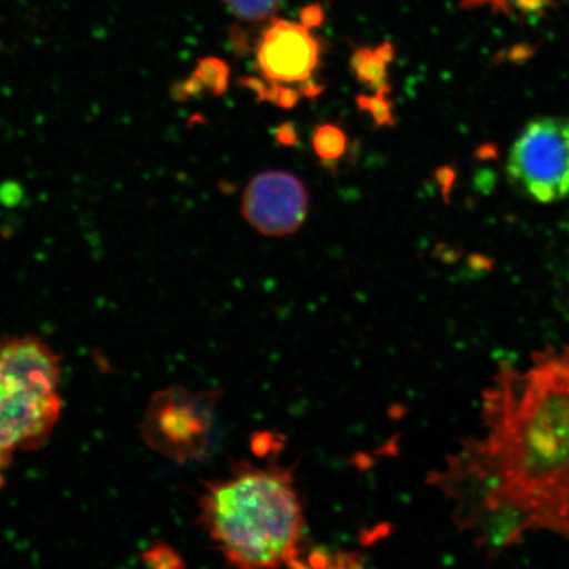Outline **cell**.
<instances>
[{
	"label": "cell",
	"mask_w": 569,
	"mask_h": 569,
	"mask_svg": "<svg viewBox=\"0 0 569 569\" xmlns=\"http://www.w3.org/2000/svg\"><path fill=\"white\" fill-rule=\"evenodd\" d=\"M483 431L448 461L439 486L476 545L496 557L530 531L569 540V347L500 361Z\"/></svg>",
	"instance_id": "1"
},
{
	"label": "cell",
	"mask_w": 569,
	"mask_h": 569,
	"mask_svg": "<svg viewBox=\"0 0 569 569\" xmlns=\"http://www.w3.org/2000/svg\"><path fill=\"white\" fill-rule=\"evenodd\" d=\"M201 516L213 543L233 566L273 568L298 559L305 517L287 469L244 467L210 483Z\"/></svg>",
	"instance_id": "2"
},
{
	"label": "cell",
	"mask_w": 569,
	"mask_h": 569,
	"mask_svg": "<svg viewBox=\"0 0 569 569\" xmlns=\"http://www.w3.org/2000/svg\"><path fill=\"white\" fill-rule=\"evenodd\" d=\"M60 359L38 338L0 343V455L31 450L51 436L61 415Z\"/></svg>",
	"instance_id": "3"
},
{
	"label": "cell",
	"mask_w": 569,
	"mask_h": 569,
	"mask_svg": "<svg viewBox=\"0 0 569 569\" xmlns=\"http://www.w3.org/2000/svg\"><path fill=\"white\" fill-rule=\"evenodd\" d=\"M509 182L530 201L543 204L569 197V118L530 120L510 147Z\"/></svg>",
	"instance_id": "4"
},
{
	"label": "cell",
	"mask_w": 569,
	"mask_h": 569,
	"mask_svg": "<svg viewBox=\"0 0 569 569\" xmlns=\"http://www.w3.org/2000/svg\"><path fill=\"white\" fill-rule=\"evenodd\" d=\"M212 429L209 400L183 390L158 395L146 418L149 445L168 457L184 460L197 457L208 447Z\"/></svg>",
	"instance_id": "5"
},
{
	"label": "cell",
	"mask_w": 569,
	"mask_h": 569,
	"mask_svg": "<svg viewBox=\"0 0 569 569\" xmlns=\"http://www.w3.org/2000/svg\"><path fill=\"white\" fill-rule=\"evenodd\" d=\"M309 194L303 182L282 170H268L252 178L243 196V216L266 237H290L308 218Z\"/></svg>",
	"instance_id": "6"
},
{
	"label": "cell",
	"mask_w": 569,
	"mask_h": 569,
	"mask_svg": "<svg viewBox=\"0 0 569 569\" xmlns=\"http://www.w3.org/2000/svg\"><path fill=\"white\" fill-rule=\"evenodd\" d=\"M322 44L308 27L290 20H273L256 47V63L269 82L300 88L312 80Z\"/></svg>",
	"instance_id": "7"
},
{
	"label": "cell",
	"mask_w": 569,
	"mask_h": 569,
	"mask_svg": "<svg viewBox=\"0 0 569 569\" xmlns=\"http://www.w3.org/2000/svg\"><path fill=\"white\" fill-rule=\"evenodd\" d=\"M395 47L390 42L375 49H356L351 57V69L358 81L376 91L391 90L388 81V67L395 59Z\"/></svg>",
	"instance_id": "8"
},
{
	"label": "cell",
	"mask_w": 569,
	"mask_h": 569,
	"mask_svg": "<svg viewBox=\"0 0 569 569\" xmlns=\"http://www.w3.org/2000/svg\"><path fill=\"white\" fill-rule=\"evenodd\" d=\"M347 134L337 124L319 126L312 138V148L320 160L338 161L347 151Z\"/></svg>",
	"instance_id": "9"
},
{
	"label": "cell",
	"mask_w": 569,
	"mask_h": 569,
	"mask_svg": "<svg viewBox=\"0 0 569 569\" xmlns=\"http://www.w3.org/2000/svg\"><path fill=\"white\" fill-rule=\"evenodd\" d=\"M282 0H223L232 16L247 23H260L272 18Z\"/></svg>",
	"instance_id": "10"
},
{
	"label": "cell",
	"mask_w": 569,
	"mask_h": 569,
	"mask_svg": "<svg viewBox=\"0 0 569 569\" xmlns=\"http://www.w3.org/2000/svg\"><path fill=\"white\" fill-rule=\"evenodd\" d=\"M389 91H376L373 96H360L356 99L359 109L372 117L376 127L395 126L393 106Z\"/></svg>",
	"instance_id": "11"
},
{
	"label": "cell",
	"mask_w": 569,
	"mask_h": 569,
	"mask_svg": "<svg viewBox=\"0 0 569 569\" xmlns=\"http://www.w3.org/2000/svg\"><path fill=\"white\" fill-rule=\"evenodd\" d=\"M550 0H462L465 9H480V7H490L493 11L503 13H537L543 11L549 6Z\"/></svg>",
	"instance_id": "12"
},
{
	"label": "cell",
	"mask_w": 569,
	"mask_h": 569,
	"mask_svg": "<svg viewBox=\"0 0 569 569\" xmlns=\"http://www.w3.org/2000/svg\"><path fill=\"white\" fill-rule=\"evenodd\" d=\"M199 87H208L213 94L220 96L229 84L230 69L223 61L206 59L197 70Z\"/></svg>",
	"instance_id": "13"
},
{
	"label": "cell",
	"mask_w": 569,
	"mask_h": 569,
	"mask_svg": "<svg viewBox=\"0 0 569 569\" xmlns=\"http://www.w3.org/2000/svg\"><path fill=\"white\" fill-rule=\"evenodd\" d=\"M301 92L296 87H290V84H281L279 97H277L276 106H279L280 109L291 110L300 102Z\"/></svg>",
	"instance_id": "14"
},
{
	"label": "cell",
	"mask_w": 569,
	"mask_h": 569,
	"mask_svg": "<svg viewBox=\"0 0 569 569\" xmlns=\"http://www.w3.org/2000/svg\"><path fill=\"white\" fill-rule=\"evenodd\" d=\"M325 12L322 7L318 4H310L301 12V23L308 27L309 30H315L323 23Z\"/></svg>",
	"instance_id": "15"
},
{
	"label": "cell",
	"mask_w": 569,
	"mask_h": 569,
	"mask_svg": "<svg viewBox=\"0 0 569 569\" xmlns=\"http://www.w3.org/2000/svg\"><path fill=\"white\" fill-rule=\"evenodd\" d=\"M274 138L282 147H295L298 142L297 128L293 123H282L277 128Z\"/></svg>",
	"instance_id": "16"
},
{
	"label": "cell",
	"mask_w": 569,
	"mask_h": 569,
	"mask_svg": "<svg viewBox=\"0 0 569 569\" xmlns=\"http://www.w3.org/2000/svg\"><path fill=\"white\" fill-rule=\"evenodd\" d=\"M453 170L450 168H440L437 172V180L440 184V188L443 190V194L447 196L448 191H450L453 183Z\"/></svg>",
	"instance_id": "17"
},
{
	"label": "cell",
	"mask_w": 569,
	"mask_h": 569,
	"mask_svg": "<svg viewBox=\"0 0 569 569\" xmlns=\"http://www.w3.org/2000/svg\"><path fill=\"white\" fill-rule=\"evenodd\" d=\"M11 458L4 457V455H0V483L3 481V471L7 466H9Z\"/></svg>",
	"instance_id": "18"
}]
</instances>
